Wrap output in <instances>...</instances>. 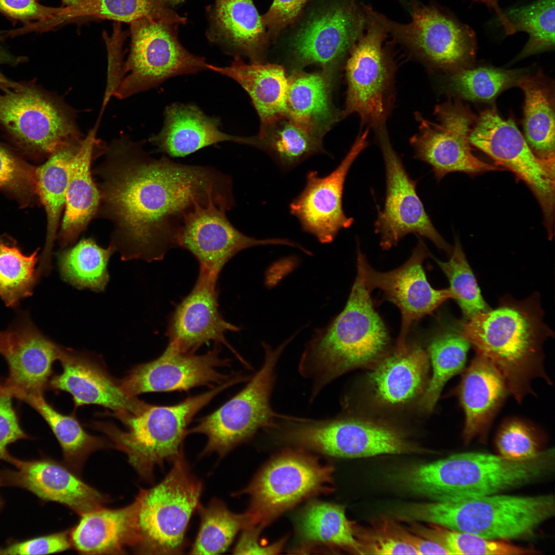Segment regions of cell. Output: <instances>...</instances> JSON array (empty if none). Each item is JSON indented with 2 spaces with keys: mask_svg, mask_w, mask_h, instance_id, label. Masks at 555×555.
<instances>
[{
  "mask_svg": "<svg viewBox=\"0 0 555 555\" xmlns=\"http://www.w3.org/2000/svg\"><path fill=\"white\" fill-rule=\"evenodd\" d=\"M143 141L122 137L102 152L92 169L100 202L96 217L113 226L109 245L122 260L160 261L178 239L188 216L233 197L231 177L207 165L182 164L165 155L156 159Z\"/></svg>",
  "mask_w": 555,
  "mask_h": 555,
  "instance_id": "obj_1",
  "label": "cell"
},
{
  "mask_svg": "<svg viewBox=\"0 0 555 555\" xmlns=\"http://www.w3.org/2000/svg\"><path fill=\"white\" fill-rule=\"evenodd\" d=\"M476 354L498 369L509 393L519 403L533 394L538 378L550 384L544 365L543 346L552 332L543 321L538 295L523 301L505 299L498 307L480 312L461 326Z\"/></svg>",
  "mask_w": 555,
  "mask_h": 555,
  "instance_id": "obj_2",
  "label": "cell"
},
{
  "mask_svg": "<svg viewBox=\"0 0 555 555\" xmlns=\"http://www.w3.org/2000/svg\"><path fill=\"white\" fill-rule=\"evenodd\" d=\"M554 467L553 448L524 460L470 452L413 466L398 477L412 493L433 501L453 502L522 487L550 476Z\"/></svg>",
  "mask_w": 555,
  "mask_h": 555,
  "instance_id": "obj_3",
  "label": "cell"
},
{
  "mask_svg": "<svg viewBox=\"0 0 555 555\" xmlns=\"http://www.w3.org/2000/svg\"><path fill=\"white\" fill-rule=\"evenodd\" d=\"M371 293L357 271L343 310L306 346L299 371L311 380L312 396L343 374L376 361L386 349L388 332Z\"/></svg>",
  "mask_w": 555,
  "mask_h": 555,
  "instance_id": "obj_4",
  "label": "cell"
},
{
  "mask_svg": "<svg viewBox=\"0 0 555 555\" xmlns=\"http://www.w3.org/2000/svg\"><path fill=\"white\" fill-rule=\"evenodd\" d=\"M553 494L522 496L500 493L453 502L411 503L397 510L405 522H424L493 540L533 535L554 515Z\"/></svg>",
  "mask_w": 555,
  "mask_h": 555,
  "instance_id": "obj_5",
  "label": "cell"
},
{
  "mask_svg": "<svg viewBox=\"0 0 555 555\" xmlns=\"http://www.w3.org/2000/svg\"><path fill=\"white\" fill-rule=\"evenodd\" d=\"M229 380L210 391L190 396L172 405L145 404L137 414L116 415L125 429L110 422H97L93 427L110 440L112 447L124 452L133 468L145 480L152 481L154 469L183 454L188 427L195 415L215 397L234 385Z\"/></svg>",
  "mask_w": 555,
  "mask_h": 555,
  "instance_id": "obj_6",
  "label": "cell"
},
{
  "mask_svg": "<svg viewBox=\"0 0 555 555\" xmlns=\"http://www.w3.org/2000/svg\"><path fill=\"white\" fill-rule=\"evenodd\" d=\"M158 484L140 489L137 503L135 552L180 554L190 519L201 505L202 483L191 472L184 455Z\"/></svg>",
  "mask_w": 555,
  "mask_h": 555,
  "instance_id": "obj_7",
  "label": "cell"
},
{
  "mask_svg": "<svg viewBox=\"0 0 555 555\" xmlns=\"http://www.w3.org/2000/svg\"><path fill=\"white\" fill-rule=\"evenodd\" d=\"M131 24L130 52L112 87L120 99L156 87L174 77L208 70L204 57L179 42V24L149 17Z\"/></svg>",
  "mask_w": 555,
  "mask_h": 555,
  "instance_id": "obj_8",
  "label": "cell"
},
{
  "mask_svg": "<svg viewBox=\"0 0 555 555\" xmlns=\"http://www.w3.org/2000/svg\"><path fill=\"white\" fill-rule=\"evenodd\" d=\"M289 340L277 348L264 345L265 360L261 369L237 394L210 414L198 420L188 434L206 436L201 455L216 452L223 457L251 438L260 428H270L280 416L272 410L270 399L275 367Z\"/></svg>",
  "mask_w": 555,
  "mask_h": 555,
  "instance_id": "obj_9",
  "label": "cell"
},
{
  "mask_svg": "<svg viewBox=\"0 0 555 555\" xmlns=\"http://www.w3.org/2000/svg\"><path fill=\"white\" fill-rule=\"evenodd\" d=\"M471 144L523 181L539 201L551 238L554 223L555 159L538 157L511 119L502 118L495 109L474 117L469 136Z\"/></svg>",
  "mask_w": 555,
  "mask_h": 555,
  "instance_id": "obj_10",
  "label": "cell"
},
{
  "mask_svg": "<svg viewBox=\"0 0 555 555\" xmlns=\"http://www.w3.org/2000/svg\"><path fill=\"white\" fill-rule=\"evenodd\" d=\"M283 440L344 458L420 452V449L395 430L355 418L315 420L287 417L280 423Z\"/></svg>",
  "mask_w": 555,
  "mask_h": 555,
  "instance_id": "obj_11",
  "label": "cell"
},
{
  "mask_svg": "<svg viewBox=\"0 0 555 555\" xmlns=\"http://www.w3.org/2000/svg\"><path fill=\"white\" fill-rule=\"evenodd\" d=\"M0 125L20 144L49 156L81 138L70 108L33 82L0 93Z\"/></svg>",
  "mask_w": 555,
  "mask_h": 555,
  "instance_id": "obj_12",
  "label": "cell"
},
{
  "mask_svg": "<svg viewBox=\"0 0 555 555\" xmlns=\"http://www.w3.org/2000/svg\"><path fill=\"white\" fill-rule=\"evenodd\" d=\"M366 33L351 49L346 67L348 84L344 115L356 113L362 125L386 124L393 98L394 66L383 49L387 32L377 12L365 6Z\"/></svg>",
  "mask_w": 555,
  "mask_h": 555,
  "instance_id": "obj_13",
  "label": "cell"
},
{
  "mask_svg": "<svg viewBox=\"0 0 555 555\" xmlns=\"http://www.w3.org/2000/svg\"><path fill=\"white\" fill-rule=\"evenodd\" d=\"M333 470L304 454L286 453L272 460L234 495L250 496L248 511L253 524L262 527L305 498L325 489L332 483Z\"/></svg>",
  "mask_w": 555,
  "mask_h": 555,
  "instance_id": "obj_14",
  "label": "cell"
},
{
  "mask_svg": "<svg viewBox=\"0 0 555 555\" xmlns=\"http://www.w3.org/2000/svg\"><path fill=\"white\" fill-rule=\"evenodd\" d=\"M375 130L386 175L384 208L378 210L375 223L382 249L388 250L406 235L413 233L428 238L439 249L451 253V248L434 227L417 194V181L410 177L394 150L386 124Z\"/></svg>",
  "mask_w": 555,
  "mask_h": 555,
  "instance_id": "obj_15",
  "label": "cell"
},
{
  "mask_svg": "<svg viewBox=\"0 0 555 555\" xmlns=\"http://www.w3.org/2000/svg\"><path fill=\"white\" fill-rule=\"evenodd\" d=\"M434 113L438 123L415 115L419 132L411 137L410 144L414 157L430 165L438 180L454 172L473 174L501 170L472 153L468 136L474 116L467 108L449 102L437 106Z\"/></svg>",
  "mask_w": 555,
  "mask_h": 555,
  "instance_id": "obj_16",
  "label": "cell"
},
{
  "mask_svg": "<svg viewBox=\"0 0 555 555\" xmlns=\"http://www.w3.org/2000/svg\"><path fill=\"white\" fill-rule=\"evenodd\" d=\"M412 21H392L378 13L387 32L433 67L448 69L474 57L476 37L468 25L433 6L411 5Z\"/></svg>",
  "mask_w": 555,
  "mask_h": 555,
  "instance_id": "obj_17",
  "label": "cell"
},
{
  "mask_svg": "<svg viewBox=\"0 0 555 555\" xmlns=\"http://www.w3.org/2000/svg\"><path fill=\"white\" fill-rule=\"evenodd\" d=\"M357 269L371 292L379 289L385 300L396 306L401 314L398 346L405 344L411 326L423 317L432 313L449 299H453L450 288L436 289L429 282L423 263L429 255L420 238L409 258L400 267L387 272L373 268L364 254L357 248Z\"/></svg>",
  "mask_w": 555,
  "mask_h": 555,
  "instance_id": "obj_18",
  "label": "cell"
},
{
  "mask_svg": "<svg viewBox=\"0 0 555 555\" xmlns=\"http://www.w3.org/2000/svg\"><path fill=\"white\" fill-rule=\"evenodd\" d=\"M230 365L215 346L207 353H182L167 346L156 359L136 365L120 384L123 392L132 397L150 392L188 391L195 387H214L229 380L219 368Z\"/></svg>",
  "mask_w": 555,
  "mask_h": 555,
  "instance_id": "obj_19",
  "label": "cell"
},
{
  "mask_svg": "<svg viewBox=\"0 0 555 555\" xmlns=\"http://www.w3.org/2000/svg\"><path fill=\"white\" fill-rule=\"evenodd\" d=\"M368 129L361 133L339 165L328 175L320 177L311 171L302 191L290 205L291 213L302 230L323 244L331 243L339 232L354 223L342 207L345 181L353 163L368 144Z\"/></svg>",
  "mask_w": 555,
  "mask_h": 555,
  "instance_id": "obj_20",
  "label": "cell"
},
{
  "mask_svg": "<svg viewBox=\"0 0 555 555\" xmlns=\"http://www.w3.org/2000/svg\"><path fill=\"white\" fill-rule=\"evenodd\" d=\"M229 209L212 202L199 207L186 218L177 245L189 251L202 269L218 279L219 273L234 256L246 249L260 245H284L300 248L288 239H257L237 230L227 217Z\"/></svg>",
  "mask_w": 555,
  "mask_h": 555,
  "instance_id": "obj_21",
  "label": "cell"
},
{
  "mask_svg": "<svg viewBox=\"0 0 555 555\" xmlns=\"http://www.w3.org/2000/svg\"><path fill=\"white\" fill-rule=\"evenodd\" d=\"M217 279L200 269L192 290L170 317L167 346L182 353H195L201 346L213 341L227 346L247 365L225 338L226 331H237L239 328L226 321L219 311Z\"/></svg>",
  "mask_w": 555,
  "mask_h": 555,
  "instance_id": "obj_22",
  "label": "cell"
},
{
  "mask_svg": "<svg viewBox=\"0 0 555 555\" xmlns=\"http://www.w3.org/2000/svg\"><path fill=\"white\" fill-rule=\"evenodd\" d=\"M63 348L27 320L0 332V354L9 368L4 385L15 398L43 395L49 387L52 365Z\"/></svg>",
  "mask_w": 555,
  "mask_h": 555,
  "instance_id": "obj_23",
  "label": "cell"
},
{
  "mask_svg": "<svg viewBox=\"0 0 555 555\" xmlns=\"http://www.w3.org/2000/svg\"><path fill=\"white\" fill-rule=\"evenodd\" d=\"M16 470L0 472V486L20 487L46 501L59 503L80 515L104 507L107 497L65 465L49 459H14Z\"/></svg>",
  "mask_w": 555,
  "mask_h": 555,
  "instance_id": "obj_24",
  "label": "cell"
},
{
  "mask_svg": "<svg viewBox=\"0 0 555 555\" xmlns=\"http://www.w3.org/2000/svg\"><path fill=\"white\" fill-rule=\"evenodd\" d=\"M61 374L53 376L49 387L69 393L76 408L97 404L113 412V415L137 414L146 402L126 395L120 381L113 378L98 359L89 354L63 348L59 360Z\"/></svg>",
  "mask_w": 555,
  "mask_h": 555,
  "instance_id": "obj_25",
  "label": "cell"
},
{
  "mask_svg": "<svg viewBox=\"0 0 555 555\" xmlns=\"http://www.w3.org/2000/svg\"><path fill=\"white\" fill-rule=\"evenodd\" d=\"M365 15L354 3L336 4L308 22L292 47L302 64L327 65L342 58L362 35Z\"/></svg>",
  "mask_w": 555,
  "mask_h": 555,
  "instance_id": "obj_26",
  "label": "cell"
},
{
  "mask_svg": "<svg viewBox=\"0 0 555 555\" xmlns=\"http://www.w3.org/2000/svg\"><path fill=\"white\" fill-rule=\"evenodd\" d=\"M160 132L149 141L157 151L172 157H183L220 142L248 144L249 137L229 135L219 130L220 120L209 117L193 104L174 103L164 112Z\"/></svg>",
  "mask_w": 555,
  "mask_h": 555,
  "instance_id": "obj_27",
  "label": "cell"
},
{
  "mask_svg": "<svg viewBox=\"0 0 555 555\" xmlns=\"http://www.w3.org/2000/svg\"><path fill=\"white\" fill-rule=\"evenodd\" d=\"M96 134V128H94L83 138L71 163L65 212L58 234L62 249L75 243L90 222L97 217L100 194L91 169L100 143Z\"/></svg>",
  "mask_w": 555,
  "mask_h": 555,
  "instance_id": "obj_28",
  "label": "cell"
},
{
  "mask_svg": "<svg viewBox=\"0 0 555 555\" xmlns=\"http://www.w3.org/2000/svg\"><path fill=\"white\" fill-rule=\"evenodd\" d=\"M508 393L507 384L498 369L487 358L476 354L458 388L465 414L463 437L467 443L478 436L484 437Z\"/></svg>",
  "mask_w": 555,
  "mask_h": 555,
  "instance_id": "obj_29",
  "label": "cell"
},
{
  "mask_svg": "<svg viewBox=\"0 0 555 555\" xmlns=\"http://www.w3.org/2000/svg\"><path fill=\"white\" fill-rule=\"evenodd\" d=\"M429 362L428 354L419 346H397L369 375L375 400L386 406L401 405L413 400L425 386Z\"/></svg>",
  "mask_w": 555,
  "mask_h": 555,
  "instance_id": "obj_30",
  "label": "cell"
},
{
  "mask_svg": "<svg viewBox=\"0 0 555 555\" xmlns=\"http://www.w3.org/2000/svg\"><path fill=\"white\" fill-rule=\"evenodd\" d=\"M207 68L232 79L246 90L260 116L261 129L288 117L289 79L281 66L257 62L247 64L240 57H235L228 66L208 64Z\"/></svg>",
  "mask_w": 555,
  "mask_h": 555,
  "instance_id": "obj_31",
  "label": "cell"
},
{
  "mask_svg": "<svg viewBox=\"0 0 555 555\" xmlns=\"http://www.w3.org/2000/svg\"><path fill=\"white\" fill-rule=\"evenodd\" d=\"M136 500L125 507H104L81 515L70 531L72 546L79 552L91 554H124L133 548L136 537Z\"/></svg>",
  "mask_w": 555,
  "mask_h": 555,
  "instance_id": "obj_32",
  "label": "cell"
},
{
  "mask_svg": "<svg viewBox=\"0 0 555 555\" xmlns=\"http://www.w3.org/2000/svg\"><path fill=\"white\" fill-rule=\"evenodd\" d=\"M207 11V36L227 54L253 57L263 45L265 27L252 0H215Z\"/></svg>",
  "mask_w": 555,
  "mask_h": 555,
  "instance_id": "obj_33",
  "label": "cell"
},
{
  "mask_svg": "<svg viewBox=\"0 0 555 555\" xmlns=\"http://www.w3.org/2000/svg\"><path fill=\"white\" fill-rule=\"evenodd\" d=\"M82 139L67 143L35 170L36 191L44 206L47 218L46 243L39 267L45 272L51 268V252L65 207L70 167Z\"/></svg>",
  "mask_w": 555,
  "mask_h": 555,
  "instance_id": "obj_34",
  "label": "cell"
},
{
  "mask_svg": "<svg viewBox=\"0 0 555 555\" xmlns=\"http://www.w3.org/2000/svg\"><path fill=\"white\" fill-rule=\"evenodd\" d=\"M517 83L525 95V139L538 157L554 158V95L551 84L540 73L521 77Z\"/></svg>",
  "mask_w": 555,
  "mask_h": 555,
  "instance_id": "obj_35",
  "label": "cell"
},
{
  "mask_svg": "<svg viewBox=\"0 0 555 555\" xmlns=\"http://www.w3.org/2000/svg\"><path fill=\"white\" fill-rule=\"evenodd\" d=\"M87 17L130 23L143 17L178 24L187 22L186 17L178 14L163 0H83L75 6L60 7L50 27L52 29L67 22Z\"/></svg>",
  "mask_w": 555,
  "mask_h": 555,
  "instance_id": "obj_36",
  "label": "cell"
},
{
  "mask_svg": "<svg viewBox=\"0 0 555 555\" xmlns=\"http://www.w3.org/2000/svg\"><path fill=\"white\" fill-rule=\"evenodd\" d=\"M289 79L288 117L322 136L337 120L329 97V85L323 75L301 73Z\"/></svg>",
  "mask_w": 555,
  "mask_h": 555,
  "instance_id": "obj_37",
  "label": "cell"
},
{
  "mask_svg": "<svg viewBox=\"0 0 555 555\" xmlns=\"http://www.w3.org/2000/svg\"><path fill=\"white\" fill-rule=\"evenodd\" d=\"M17 398L29 404L46 421L61 447L65 465L76 473L81 471L92 453L112 447L110 442L87 433L74 414L65 415L57 411L43 395H22Z\"/></svg>",
  "mask_w": 555,
  "mask_h": 555,
  "instance_id": "obj_38",
  "label": "cell"
},
{
  "mask_svg": "<svg viewBox=\"0 0 555 555\" xmlns=\"http://www.w3.org/2000/svg\"><path fill=\"white\" fill-rule=\"evenodd\" d=\"M251 137V145L268 152L284 170L291 169L318 153L324 152L321 136L284 117ZM268 127V126H267Z\"/></svg>",
  "mask_w": 555,
  "mask_h": 555,
  "instance_id": "obj_39",
  "label": "cell"
},
{
  "mask_svg": "<svg viewBox=\"0 0 555 555\" xmlns=\"http://www.w3.org/2000/svg\"><path fill=\"white\" fill-rule=\"evenodd\" d=\"M470 346L462 335L461 327H443L433 336L427 353L433 374L421 398L423 409L432 410L447 381L462 371Z\"/></svg>",
  "mask_w": 555,
  "mask_h": 555,
  "instance_id": "obj_40",
  "label": "cell"
},
{
  "mask_svg": "<svg viewBox=\"0 0 555 555\" xmlns=\"http://www.w3.org/2000/svg\"><path fill=\"white\" fill-rule=\"evenodd\" d=\"M114 252L110 245L104 249L92 238H83L59 254L61 277L78 289L102 291L109 280L107 266Z\"/></svg>",
  "mask_w": 555,
  "mask_h": 555,
  "instance_id": "obj_41",
  "label": "cell"
},
{
  "mask_svg": "<svg viewBox=\"0 0 555 555\" xmlns=\"http://www.w3.org/2000/svg\"><path fill=\"white\" fill-rule=\"evenodd\" d=\"M300 531L307 541L333 545L361 554L354 524L341 506L323 502L309 505L301 514Z\"/></svg>",
  "mask_w": 555,
  "mask_h": 555,
  "instance_id": "obj_42",
  "label": "cell"
},
{
  "mask_svg": "<svg viewBox=\"0 0 555 555\" xmlns=\"http://www.w3.org/2000/svg\"><path fill=\"white\" fill-rule=\"evenodd\" d=\"M200 524L190 550L192 554H216L226 551L238 531L253 525L249 512L231 511L222 501L214 498L198 510Z\"/></svg>",
  "mask_w": 555,
  "mask_h": 555,
  "instance_id": "obj_43",
  "label": "cell"
},
{
  "mask_svg": "<svg viewBox=\"0 0 555 555\" xmlns=\"http://www.w3.org/2000/svg\"><path fill=\"white\" fill-rule=\"evenodd\" d=\"M409 523L410 531L438 543L449 554L521 555L538 553L533 548L515 545L507 541L489 540L433 524H429V527H426L416 522H410Z\"/></svg>",
  "mask_w": 555,
  "mask_h": 555,
  "instance_id": "obj_44",
  "label": "cell"
},
{
  "mask_svg": "<svg viewBox=\"0 0 555 555\" xmlns=\"http://www.w3.org/2000/svg\"><path fill=\"white\" fill-rule=\"evenodd\" d=\"M506 16L517 31L528 33L529 39L517 59L551 49L554 46V0H537L509 9Z\"/></svg>",
  "mask_w": 555,
  "mask_h": 555,
  "instance_id": "obj_45",
  "label": "cell"
},
{
  "mask_svg": "<svg viewBox=\"0 0 555 555\" xmlns=\"http://www.w3.org/2000/svg\"><path fill=\"white\" fill-rule=\"evenodd\" d=\"M37 255L38 250L26 255L16 247L0 243V298L8 307L32 295L40 274Z\"/></svg>",
  "mask_w": 555,
  "mask_h": 555,
  "instance_id": "obj_46",
  "label": "cell"
},
{
  "mask_svg": "<svg viewBox=\"0 0 555 555\" xmlns=\"http://www.w3.org/2000/svg\"><path fill=\"white\" fill-rule=\"evenodd\" d=\"M520 77L518 71L488 67L462 68L450 77L449 87L465 99L486 101L517 83Z\"/></svg>",
  "mask_w": 555,
  "mask_h": 555,
  "instance_id": "obj_47",
  "label": "cell"
},
{
  "mask_svg": "<svg viewBox=\"0 0 555 555\" xmlns=\"http://www.w3.org/2000/svg\"><path fill=\"white\" fill-rule=\"evenodd\" d=\"M451 253L447 262L434 259L449 281L453 299L456 300L464 315L469 320L489 309L458 240H456Z\"/></svg>",
  "mask_w": 555,
  "mask_h": 555,
  "instance_id": "obj_48",
  "label": "cell"
},
{
  "mask_svg": "<svg viewBox=\"0 0 555 555\" xmlns=\"http://www.w3.org/2000/svg\"><path fill=\"white\" fill-rule=\"evenodd\" d=\"M499 455L514 460H524L535 457L542 451L534 429L519 419L505 422L496 439Z\"/></svg>",
  "mask_w": 555,
  "mask_h": 555,
  "instance_id": "obj_49",
  "label": "cell"
},
{
  "mask_svg": "<svg viewBox=\"0 0 555 555\" xmlns=\"http://www.w3.org/2000/svg\"><path fill=\"white\" fill-rule=\"evenodd\" d=\"M354 529L362 554H418L414 548L389 530L384 518L374 521L372 528L358 529L354 526Z\"/></svg>",
  "mask_w": 555,
  "mask_h": 555,
  "instance_id": "obj_50",
  "label": "cell"
},
{
  "mask_svg": "<svg viewBox=\"0 0 555 555\" xmlns=\"http://www.w3.org/2000/svg\"><path fill=\"white\" fill-rule=\"evenodd\" d=\"M59 9L42 5L37 0H0V12L9 18L28 24L29 22L36 21L22 29V32L25 30L45 31Z\"/></svg>",
  "mask_w": 555,
  "mask_h": 555,
  "instance_id": "obj_51",
  "label": "cell"
},
{
  "mask_svg": "<svg viewBox=\"0 0 555 555\" xmlns=\"http://www.w3.org/2000/svg\"><path fill=\"white\" fill-rule=\"evenodd\" d=\"M0 188L16 193L36 189L35 170L0 144Z\"/></svg>",
  "mask_w": 555,
  "mask_h": 555,
  "instance_id": "obj_52",
  "label": "cell"
},
{
  "mask_svg": "<svg viewBox=\"0 0 555 555\" xmlns=\"http://www.w3.org/2000/svg\"><path fill=\"white\" fill-rule=\"evenodd\" d=\"M13 397L4 386L0 390V459L13 464L15 458L8 451L10 443L29 436L22 429L12 404Z\"/></svg>",
  "mask_w": 555,
  "mask_h": 555,
  "instance_id": "obj_53",
  "label": "cell"
},
{
  "mask_svg": "<svg viewBox=\"0 0 555 555\" xmlns=\"http://www.w3.org/2000/svg\"><path fill=\"white\" fill-rule=\"evenodd\" d=\"M72 546L70 531L52 533L10 544L0 554H45L65 551Z\"/></svg>",
  "mask_w": 555,
  "mask_h": 555,
  "instance_id": "obj_54",
  "label": "cell"
},
{
  "mask_svg": "<svg viewBox=\"0 0 555 555\" xmlns=\"http://www.w3.org/2000/svg\"><path fill=\"white\" fill-rule=\"evenodd\" d=\"M307 0H274L262 16L265 27L272 34L279 33L297 17Z\"/></svg>",
  "mask_w": 555,
  "mask_h": 555,
  "instance_id": "obj_55",
  "label": "cell"
},
{
  "mask_svg": "<svg viewBox=\"0 0 555 555\" xmlns=\"http://www.w3.org/2000/svg\"><path fill=\"white\" fill-rule=\"evenodd\" d=\"M389 530L399 540L414 548L418 554H449L441 545L417 534H412L394 521L384 518Z\"/></svg>",
  "mask_w": 555,
  "mask_h": 555,
  "instance_id": "obj_56",
  "label": "cell"
},
{
  "mask_svg": "<svg viewBox=\"0 0 555 555\" xmlns=\"http://www.w3.org/2000/svg\"><path fill=\"white\" fill-rule=\"evenodd\" d=\"M261 526L251 525L243 529V532L233 551L234 554H275L279 552L284 542L281 541L268 546H262L259 543Z\"/></svg>",
  "mask_w": 555,
  "mask_h": 555,
  "instance_id": "obj_57",
  "label": "cell"
},
{
  "mask_svg": "<svg viewBox=\"0 0 555 555\" xmlns=\"http://www.w3.org/2000/svg\"><path fill=\"white\" fill-rule=\"evenodd\" d=\"M103 35L107 49L110 66L107 85L108 88L113 84L120 69L122 46L127 33L122 30L120 23L115 22L112 35H109L104 32Z\"/></svg>",
  "mask_w": 555,
  "mask_h": 555,
  "instance_id": "obj_58",
  "label": "cell"
},
{
  "mask_svg": "<svg viewBox=\"0 0 555 555\" xmlns=\"http://www.w3.org/2000/svg\"><path fill=\"white\" fill-rule=\"evenodd\" d=\"M25 58L16 57L0 46V65L3 64H9L11 65H17L18 64L25 61ZM20 84L19 82L11 81L6 77L0 70V89L2 91H6L10 89L16 88Z\"/></svg>",
  "mask_w": 555,
  "mask_h": 555,
  "instance_id": "obj_59",
  "label": "cell"
},
{
  "mask_svg": "<svg viewBox=\"0 0 555 555\" xmlns=\"http://www.w3.org/2000/svg\"><path fill=\"white\" fill-rule=\"evenodd\" d=\"M474 2L482 3L489 9L494 11L497 16L502 25L504 29H507L510 27V23L506 17L504 11L499 6L498 0H473Z\"/></svg>",
  "mask_w": 555,
  "mask_h": 555,
  "instance_id": "obj_60",
  "label": "cell"
},
{
  "mask_svg": "<svg viewBox=\"0 0 555 555\" xmlns=\"http://www.w3.org/2000/svg\"><path fill=\"white\" fill-rule=\"evenodd\" d=\"M83 0H61L63 4L66 5V7H69L75 6L80 3Z\"/></svg>",
  "mask_w": 555,
  "mask_h": 555,
  "instance_id": "obj_61",
  "label": "cell"
},
{
  "mask_svg": "<svg viewBox=\"0 0 555 555\" xmlns=\"http://www.w3.org/2000/svg\"><path fill=\"white\" fill-rule=\"evenodd\" d=\"M166 4L172 5H175L179 4L184 1V0H163Z\"/></svg>",
  "mask_w": 555,
  "mask_h": 555,
  "instance_id": "obj_62",
  "label": "cell"
},
{
  "mask_svg": "<svg viewBox=\"0 0 555 555\" xmlns=\"http://www.w3.org/2000/svg\"><path fill=\"white\" fill-rule=\"evenodd\" d=\"M2 387H3V384L0 383V390L2 389Z\"/></svg>",
  "mask_w": 555,
  "mask_h": 555,
  "instance_id": "obj_63",
  "label": "cell"
}]
</instances>
